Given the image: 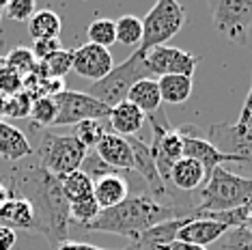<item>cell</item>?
Instances as JSON below:
<instances>
[{"instance_id": "bcb514c9", "label": "cell", "mask_w": 252, "mask_h": 250, "mask_svg": "<svg viewBox=\"0 0 252 250\" xmlns=\"http://www.w3.org/2000/svg\"><path fill=\"white\" fill-rule=\"evenodd\" d=\"M2 15H4V2L0 4V20H2Z\"/></svg>"}, {"instance_id": "f35d334b", "label": "cell", "mask_w": 252, "mask_h": 250, "mask_svg": "<svg viewBox=\"0 0 252 250\" xmlns=\"http://www.w3.org/2000/svg\"><path fill=\"white\" fill-rule=\"evenodd\" d=\"M237 125L244 127L246 132L252 134V87H250L248 95H246V99H244V108H242V115H239V119H237Z\"/></svg>"}, {"instance_id": "60d3db41", "label": "cell", "mask_w": 252, "mask_h": 250, "mask_svg": "<svg viewBox=\"0 0 252 250\" xmlns=\"http://www.w3.org/2000/svg\"><path fill=\"white\" fill-rule=\"evenodd\" d=\"M56 250H108V248H97V246H91V244H82V242H63Z\"/></svg>"}, {"instance_id": "7c38bea8", "label": "cell", "mask_w": 252, "mask_h": 250, "mask_svg": "<svg viewBox=\"0 0 252 250\" xmlns=\"http://www.w3.org/2000/svg\"><path fill=\"white\" fill-rule=\"evenodd\" d=\"M179 132L183 134V157H192V160H196L200 166L205 168V175H207V177H209L211 170L218 168V166H222V164L237 162L235 157L220 153L214 145L209 143V140L200 138L192 125H183V127H179Z\"/></svg>"}, {"instance_id": "d590c367", "label": "cell", "mask_w": 252, "mask_h": 250, "mask_svg": "<svg viewBox=\"0 0 252 250\" xmlns=\"http://www.w3.org/2000/svg\"><path fill=\"white\" fill-rule=\"evenodd\" d=\"M37 13L35 0H11L4 2V15L15 22H28Z\"/></svg>"}, {"instance_id": "ac0fdd59", "label": "cell", "mask_w": 252, "mask_h": 250, "mask_svg": "<svg viewBox=\"0 0 252 250\" xmlns=\"http://www.w3.org/2000/svg\"><path fill=\"white\" fill-rule=\"evenodd\" d=\"M108 121H110L112 134L129 138V136H136L142 129L147 117H145L142 110H138L134 104H129V101L125 99L119 106L110 108V117H108Z\"/></svg>"}, {"instance_id": "8fae6325", "label": "cell", "mask_w": 252, "mask_h": 250, "mask_svg": "<svg viewBox=\"0 0 252 250\" xmlns=\"http://www.w3.org/2000/svg\"><path fill=\"white\" fill-rule=\"evenodd\" d=\"M209 143L220 153L235 157L239 164L252 166V134L237 123H214L209 127Z\"/></svg>"}, {"instance_id": "83f0119b", "label": "cell", "mask_w": 252, "mask_h": 250, "mask_svg": "<svg viewBox=\"0 0 252 250\" xmlns=\"http://www.w3.org/2000/svg\"><path fill=\"white\" fill-rule=\"evenodd\" d=\"M87 37L89 43L101 45V48H110L112 43H117V28H114V20L99 18L95 22H91L87 28Z\"/></svg>"}, {"instance_id": "4dcf8cb0", "label": "cell", "mask_w": 252, "mask_h": 250, "mask_svg": "<svg viewBox=\"0 0 252 250\" xmlns=\"http://www.w3.org/2000/svg\"><path fill=\"white\" fill-rule=\"evenodd\" d=\"M214 250H252V233L246 226L228 229L214 244Z\"/></svg>"}, {"instance_id": "2e32d148", "label": "cell", "mask_w": 252, "mask_h": 250, "mask_svg": "<svg viewBox=\"0 0 252 250\" xmlns=\"http://www.w3.org/2000/svg\"><path fill=\"white\" fill-rule=\"evenodd\" d=\"M95 153L104 160L108 166L117 170H134V157H131V147L127 138L106 132L99 145L95 147Z\"/></svg>"}, {"instance_id": "c3c4849f", "label": "cell", "mask_w": 252, "mask_h": 250, "mask_svg": "<svg viewBox=\"0 0 252 250\" xmlns=\"http://www.w3.org/2000/svg\"><path fill=\"white\" fill-rule=\"evenodd\" d=\"M0 4H2V2H0Z\"/></svg>"}, {"instance_id": "8992f818", "label": "cell", "mask_w": 252, "mask_h": 250, "mask_svg": "<svg viewBox=\"0 0 252 250\" xmlns=\"http://www.w3.org/2000/svg\"><path fill=\"white\" fill-rule=\"evenodd\" d=\"M186 24V9L177 0H158L142 20V41L138 50L149 52L166 45Z\"/></svg>"}, {"instance_id": "277c9868", "label": "cell", "mask_w": 252, "mask_h": 250, "mask_svg": "<svg viewBox=\"0 0 252 250\" xmlns=\"http://www.w3.org/2000/svg\"><path fill=\"white\" fill-rule=\"evenodd\" d=\"M145 78H151V73L147 69V62H145V52L136 50L121 65L112 67V71L108 73L106 78L91 84L89 95L95 97L97 101H101L104 106L114 108L121 104V101L127 99L131 87H134L136 82L145 80Z\"/></svg>"}, {"instance_id": "f1b7e54d", "label": "cell", "mask_w": 252, "mask_h": 250, "mask_svg": "<svg viewBox=\"0 0 252 250\" xmlns=\"http://www.w3.org/2000/svg\"><path fill=\"white\" fill-rule=\"evenodd\" d=\"M4 65L24 78V76H28V73H32L37 61H35V56H32L31 48H26V45H18V48H13L7 56H4Z\"/></svg>"}, {"instance_id": "7402d4cb", "label": "cell", "mask_w": 252, "mask_h": 250, "mask_svg": "<svg viewBox=\"0 0 252 250\" xmlns=\"http://www.w3.org/2000/svg\"><path fill=\"white\" fill-rule=\"evenodd\" d=\"M127 101L145 112V117H151L156 112H159L162 110V95H159L158 80L145 78V80L136 82L127 95Z\"/></svg>"}, {"instance_id": "ba28073f", "label": "cell", "mask_w": 252, "mask_h": 250, "mask_svg": "<svg viewBox=\"0 0 252 250\" xmlns=\"http://www.w3.org/2000/svg\"><path fill=\"white\" fill-rule=\"evenodd\" d=\"M147 119L151 121V127H153V143L149 145L151 147V156L156 160L159 177L166 184L173 164L183 157V134L179 132V127H170L166 123V117L162 110Z\"/></svg>"}, {"instance_id": "603a6c76", "label": "cell", "mask_w": 252, "mask_h": 250, "mask_svg": "<svg viewBox=\"0 0 252 250\" xmlns=\"http://www.w3.org/2000/svg\"><path fill=\"white\" fill-rule=\"evenodd\" d=\"M158 87L159 95H162V104H183V101L190 99L194 82L188 76H164L158 78Z\"/></svg>"}, {"instance_id": "484cf974", "label": "cell", "mask_w": 252, "mask_h": 250, "mask_svg": "<svg viewBox=\"0 0 252 250\" xmlns=\"http://www.w3.org/2000/svg\"><path fill=\"white\" fill-rule=\"evenodd\" d=\"M61 190H63V196L67 198V203H78V201H84V198H91L93 196V181H91L82 170H76L71 175H65L61 177Z\"/></svg>"}, {"instance_id": "7dc6e473", "label": "cell", "mask_w": 252, "mask_h": 250, "mask_svg": "<svg viewBox=\"0 0 252 250\" xmlns=\"http://www.w3.org/2000/svg\"><path fill=\"white\" fill-rule=\"evenodd\" d=\"M4 67V56H0V69Z\"/></svg>"}, {"instance_id": "8d00e7d4", "label": "cell", "mask_w": 252, "mask_h": 250, "mask_svg": "<svg viewBox=\"0 0 252 250\" xmlns=\"http://www.w3.org/2000/svg\"><path fill=\"white\" fill-rule=\"evenodd\" d=\"M22 91H24V78L4 65L0 69V93L4 97H11V95H18Z\"/></svg>"}, {"instance_id": "5bb4252c", "label": "cell", "mask_w": 252, "mask_h": 250, "mask_svg": "<svg viewBox=\"0 0 252 250\" xmlns=\"http://www.w3.org/2000/svg\"><path fill=\"white\" fill-rule=\"evenodd\" d=\"M226 231H228V226L216 222V220L200 218V216H190L188 222L177 233V242L192 244V246H198V248H209V246H214Z\"/></svg>"}, {"instance_id": "ab89813d", "label": "cell", "mask_w": 252, "mask_h": 250, "mask_svg": "<svg viewBox=\"0 0 252 250\" xmlns=\"http://www.w3.org/2000/svg\"><path fill=\"white\" fill-rule=\"evenodd\" d=\"M15 244H18V235H15L13 229L0 224V250H13Z\"/></svg>"}, {"instance_id": "cb8c5ba5", "label": "cell", "mask_w": 252, "mask_h": 250, "mask_svg": "<svg viewBox=\"0 0 252 250\" xmlns=\"http://www.w3.org/2000/svg\"><path fill=\"white\" fill-rule=\"evenodd\" d=\"M63 22L52 9H41L28 20V32L35 39H59Z\"/></svg>"}, {"instance_id": "7bdbcfd3", "label": "cell", "mask_w": 252, "mask_h": 250, "mask_svg": "<svg viewBox=\"0 0 252 250\" xmlns=\"http://www.w3.org/2000/svg\"><path fill=\"white\" fill-rule=\"evenodd\" d=\"M9 198H11V194H9V188H7V186H4V184H2V181H0V207H2V205H4V203H7V201H9Z\"/></svg>"}, {"instance_id": "836d02e7", "label": "cell", "mask_w": 252, "mask_h": 250, "mask_svg": "<svg viewBox=\"0 0 252 250\" xmlns=\"http://www.w3.org/2000/svg\"><path fill=\"white\" fill-rule=\"evenodd\" d=\"M101 214V209L99 205L95 203V198L91 196V198H84V201H78V203H71L69 205V218H71V222H78L80 226H87L91 224L93 220L97 218V216Z\"/></svg>"}, {"instance_id": "1f68e13d", "label": "cell", "mask_w": 252, "mask_h": 250, "mask_svg": "<svg viewBox=\"0 0 252 250\" xmlns=\"http://www.w3.org/2000/svg\"><path fill=\"white\" fill-rule=\"evenodd\" d=\"M80 170H82V173L87 175V177L93 181V184H95V181H99V179H104V177H110V175H119V173H121V170L108 166V164L95 153V149L93 151H87V156H84Z\"/></svg>"}, {"instance_id": "ee69618b", "label": "cell", "mask_w": 252, "mask_h": 250, "mask_svg": "<svg viewBox=\"0 0 252 250\" xmlns=\"http://www.w3.org/2000/svg\"><path fill=\"white\" fill-rule=\"evenodd\" d=\"M4 104H7V97H4V95L0 93V117L4 115Z\"/></svg>"}, {"instance_id": "f6af8a7d", "label": "cell", "mask_w": 252, "mask_h": 250, "mask_svg": "<svg viewBox=\"0 0 252 250\" xmlns=\"http://www.w3.org/2000/svg\"><path fill=\"white\" fill-rule=\"evenodd\" d=\"M246 229L252 233V209H250V214H248V220H246Z\"/></svg>"}, {"instance_id": "b9f144b4", "label": "cell", "mask_w": 252, "mask_h": 250, "mask_svg": "<svg viewBox=\"0 0 252 250\" xmlns=\"http://www.w3.org/2000/svg\"><path fill=\"white\" fill-rule=\"evenodd\" d=\"M158 250H207V248H198V246H192V244H183V242H170L166 246L158 248Z\"/></svg>"}, {"instance_id": "e575fe53", "label": "cell", "mask_w": 252, "mask_h": 250, "mask_svg": "<svg viewBox=\"0 0 252 250\" xmlns=\"http://www.w3.org/2000/svg\"><path fill=\"white\" fill-rule=\"evenodd\" d=\"M32 110V97L28 93H18L7 97V104H4V115L11 119H28Z\"/></svg>"}, {"instance_id": "4fadbf2b", "label": "cell", "mask_w": 252, "mask_h": 250, "mask_svg": "<svg viewBox=\"0 0 252 250\" xmlns=\"http://www.w3.org/2000/svg\"><path fill=\"white\" fill-rule=\"evenodd\" d=\"M114 62L108 48L95 43H84L78 50H73V71L82 78H89L93 82H99L112 71Z\"/></svg>"}, {"instance_id": "6da1fadb", "label": "cell", "mask_w": 252, "mask_h": 250, "mask_svg": "<svg viewBox=\"0 0 252 250\" xmlns=\"http://www.w3.org/2000/svg\"><path fill=\"white\" fill-rule=\"evenodd\" d=\"M11 184L35 209L37 233L45 235L56 246L67 242L71 224L69 203L63 196L59 177L35 164V166L15 168V173L11 175Z\"/></svg>"}, {"instance_id": "e0dca14e", "label": "cell", "mask_w": 252, "mask_h": 250, "mask_svg": "<svg viewBox=\"0 0 252 250\" xmlns=\"http://www.w3.org/2000/svg\"><path fill=\"white\" fill-rule=\"evenodd\" d=\"M0 224L9 229H24L37 231V218L32 205L22 196H11L2 207H0Z\"/></svg>"}, {"instance_id": "f546056e", "label": "cell", "mask_w": 252, "mask_h": 250, "mask_svg": "<svg viewBox=\"0 0 252 250\" xmlns=\"http://www.w3.org/2000/svg\"><path fill=\"white\" fill-rule=\"evenodd\" d=\"M56 117H59V106H56L54 97H41V99L32 101V110L28 119H32V123L37 127H50V125H54Z\"/></svg>"}, {"instance_id": "4316f807", "label": "cell", "mask_w": 252, "mask_h": 250, "mask_svg": "<svg viewBox=\"0 0 252 250\" xmlns=\"http://www.w3.org/2000/svg\"><path fill=\"white\" fill-rule=\"evenodd\" d=\"M117 28V41L123 45H140L142 41V20L136 15H121L114 22Z\"/></svg>"}, {"instance_id": "3957f363", "label": "cell", "mask_w": 252, "mask_h": 250, "mask_svg": "<svg viewBox=\"0 0 252 250\" xmlns=\"http://www.w3.org/2000/svg\"><path fill=\"white\" fill-rule=\"evenodd\" d=\"M246 205H252V177H242L226 170L224 166H218L205 179L192 216L228 212V209Z\"/></svg>"}, {"instance_id": "5b68a950", "label": "cell", "mask_w": 252, "mask_h": 250, "mask_svg": "<svg viewBox=\"0 0 252 250\" xmlns=\"http://www.w3.org/2000/svg\"><path fill=\"white\" fill-rule=\"evenodd\" d=\"M35 151L39 166L61 179L80 170L89 149L73 134H43Z\"/></svg>"}, {"instance_id": "9a60e30c", "label": "cell", "mask_w": 252, "mask_h": 250, "mask_svg": "<svg viewBox=\"0 0 252 250\" xmlns=\"http://www.w3.org/2000/svg\"><path fill=\"white\" fill-rule=\"evenodd\" d=\"M127 143L131 147V157H134V170L138 175H142V179L151 186V190L156 194H166V186H164V179L159 177L158 173V166H156V160L151 156V147L147 143H142L138 136H129Z\"/></svg>"}, {"instance_id": "74e56055", "label": "cell", "mask_w": 252, "mask_h": 250, "mask_svg": "<svg viewBox=\"0 0 252 250\" xmlns=\"http://www.w3.org/2000/svg\"><path fill=\"white\" fill-rule=\"evenodd\" d=\"M63 48L61 45V39H37L35 43H32V56H35L37 62H43L45 59H50L54 52H59Z\"/></svg>"}, {"instance_id": "7a4b0ae2", "label": "cell", "mask_w": 252, "mask_h": 250, "mask_svg": "<svg viewBox=\"0 0 252 250\" xmlns=\"http://www.w3.org/2000/svg\"><path fill=\"white\" fill-rule=\"evenodd\" d=\"M175 218H183L175 205H164L153 196L138 194L127 196L121 205L112 209H104L93 222L84 226V231L112 233V235H121L129 242H136L149 229Z\"/></svg>"}, {"instance_id": "d4e9b609", "label": "cell", "mask_w": 252, "mask_h": 250, "mask_svg": "<svg viewBox=\"0 0 252 250\" xmlns=\"http://www.w3.org/2000/svg\"><path fill=\"white\" fill-rule=\"evenodd\" d=\"M71 69H73V50L61 48L50 59H45L43 62H37L32 73H37L39 78H56V80H63Z\"/></svg>"}, {"instance_id": "9c48e42d", "label": "cell", "mask_w": 252, "mask_h": 250, "mask_svg": "<svg viewBox=\"0 0 252 250\" xmlns=\"http://www.w3.org/2000/svg\"><path fill=\"white\" fill-rule=\"evenodd\" d=\"M54 99L59 106V117H56L54 125H78L82 121H101V119L110 117V108L91 97L89 93L65 89Z\"/></svg>"}, {"instance_id": "d6986e66", "label": "cell", "mask_w": 252, "mask_h": 250, "mask_svg": "<svg viewBox=\"0 0 252 250\" xmlns=\"http://www.w3.org/2000/svg\"><path fill=\"white\" fill-rule=\"evenodd\" d=\"M127 196H129V184L121 175H110V177H104L93 184V198L101 212L121 205Z\"/></svg>"}, {"instance_id": "d6a6232c", "label": "cell", "mask_w": 252, "mask_h": 250, "mask_svg": "<svg viewBox=\"0 0 252 250\" xmlns=\"http://www.w3.org/2000/svg\"><path fill=\"white\" fill-rule=\"evenodd\" d=\"M104 134H106V127L101 125V121H82V123L73 125V136H76L89 151H93L95 147L99 145Z\"/></svg>"}, {"instance_id": "52a82bcc", "label": "cell", "mask_w": 252, "mask_h": 250, "mask_svg": "<svg viewBox=\"0 0 252 250\" xmlns=\"http://www.w3.org/2000/svg\"><path fill=\"white\" fill-rule=\"evenodd\" d=\"M211 22L228 41L246 45L252 28V0H209Z\"/></svg>"}, {"instance_id": "30bf717a", "label": "cell", "mask_w": 252, "mask_h": 250, "mask_svg": "<svg viewBox=\"0 0 252 250\" xmlns=\"http://www.w3.org/2000/svg\"><path fill=\"white\" fill-rule=\"evenodd\" d=\"M145 62L149 73L158 78L164 76H188L192 78L194 71H196L200 59L194 56L186 50L179 48H170V45H159V48H153L145 52Z\"/></svg>"}, {"instance_id": "ffe728a7", "label": "cell", "mask_w": 252, "mask_h": 250, "mask_svg": "<svg viewBox=\"0 0 252 250\" xmlns=\"http://www.w3.org/2000/svg\"><path fill=\"white\" fill-rule=\"evenodd\" d=\"M31 156H32V145L28 143L24 132L0 121V157L7 162H18V160H26Z\"/></svg>"}, {"instance_id": "44dd1931", "label": "cell", "mask_w": 252, "mask_h": 250, "mask_svg": "<svg viewBox=\"0 0 252 250\" xmlns=\"http://www.w3.org/2000/svg\"><path fill=\"white\" fill-rule=\"evenodd\" d=\"M205 179H207L205 168L200 166L196 160H192V157H181V160H177L168 173V181L177 190H183V192L196 190L200 184H205Z\"/></svg>"}]
</instances>
